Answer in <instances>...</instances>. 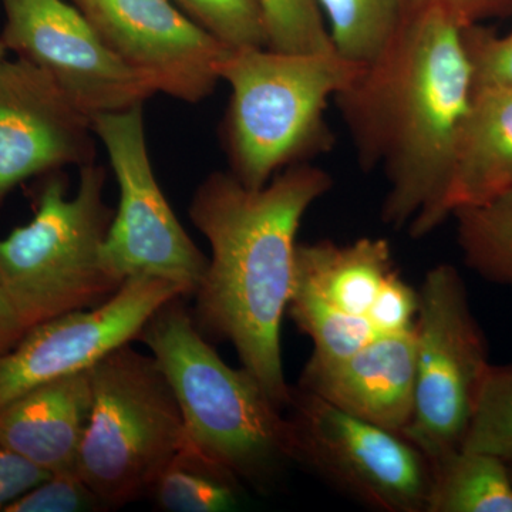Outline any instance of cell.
I'll return each instance as SVG.
<instances>
[{
  "label": "cell",
  "mask_w": 512,
  "mask_h": 512,
  "mask_svg": "<svg viewBox=\"0 0 512 512\" xmlns=\"http://www.w3.org/2000/svg\"><path fill=\"white\" fill-rule=\"evenodd\" d=\"M178 296L190 293L168 279L134 275L96 308L66 313L29 329L0 357V409L33 387L90 369L137 340L148 319Z\"/></svg>",
  "instance_id": "8fae6325"
},
{
  "label": "cell",
  "mask_w": 512,
  "mask_h": 512,
  "mask_svg": "<svg viewBox=\"0 0 512 512\" xmlns=\"http://www.w3.org/2000/svg\"><path fill=\"white\" fill-rule=\"evenodd\" d=\"M451 217L468 268L485 281L512 286V188L483 204L458 208Z\"/></svg>",
  "instance_id": "ffe728a7"
},
{
  "label": "cell",
  "mask_w": 512,
  "mask_h": 512,
  "mask_svg": "<svg viewBox=\"0 0 512 512\" xmlns=\"http://www.w3.org/2000/svg\"><path fill=\"white\" fill-rule=\"evenodd\" d=\"M333 187L328 171L291 165L262 188L214 171L192 195L188 215L210 244L192 318L210 342H228L242 367L284 410L292 386L282 363L281 325L293 284L296 235L309 208Z\"/></svg>",
  "instance_id": "7a4b0ae2"
},
{
  "label": "cell",
  "mask_w": 512,
  "mask_h": 512,
  "mask_svg": "<svg viewBox=\"0 0 512 512\" xmlns=\"http://www.w3.org/2000/svg\"><path fill=\"white\" fill-rule=\"evenodd\" d=\"M394 269L386 239L360 238L343 245L298 242L292 285L308 289L340 311L366 318Z\"/></svg>",
  "instance_id": "e0dca14e"
},
{
  "label": "cell",
  "mask_w": 512,
  "mask_h": 512,
  "mask_svg": "<svg viewBox=\"0 0 512 512\" xmlns=\"http://www.w3.org/2000/svg\"><path fill=\"white\" fill-rule=\"evenodd\" d=\"M25 326L10 302L8 293L0 284V357L5 356L25 336Z\"/></svg>",
  "instance_id": "4dcf8cb0"
},
{
  "label": "cell",
  "mask_w": 512,
  "mask_h": 512,
  "mask_svg": "<svg viewBox=\"0 0 512 512\" xmlns=\"http://www.w3.org/2000/svg\"><path fill=\"white\" fill-rule=\"evenodd\" d=\"M512 188V87H474L461 126L448 190V214Z\"/></svg>",
  "instance_id": "2e32d148"
},
{
  "label": "cell",
  "mask_w": 512,
  "mask_h": 512,
  "mask_svg": "<svg viewBox=\"0 0 512 512\" xmlns=\"http://www.w3.org/2000/svg\"><path fill=\"white\" fill-rule=\"evenodd\" d=\"M414 332V409L403 436L434 460L463 444L491 367L466 285L453 265L434 266L424 276Z\"/></svg>",
  "instance_id": "52a82bcc"
},
{
  "label": "cell",
  "mask_w": 512,
  "mask_h": 512,
  "mask_svg": "<svg viewBox=\"0 0 512 512\" xmlns=\"http://www.w3.org/2000/svg\"><path fill=\"white\" fill-rule=\"evenodd\" d=\"M76 194L62 171L45 175L28 224L0 239V284L26 332L66 313L96 308L119 291L103 247L114 211L104 198L107 168H79Z\"/></svg>",
  "instance_id": "5b68a950"
},
{
  "label": "cell",
  "mask_w": 512,
  "mask_h": 512,
  "mask_svg": "<svg viewBox=\"0 0 512 512\" xmlns=\"http://www.w3.org/2000/svg\"><path fill=\"white\" fill-rule=\"evenodd\" d=\"M103 42L154 92L185 103L210 97L229 46L174 0H72Z\"/></svg>",
  "instance_id": "7c38bea8"
},
{
  "label": "cell",
  "mask_w": 512,
  "mask_h": 512,
  "mask_svg": "<svg viewBox=\"0 0 512 512\" xmlns=\"http://www.w3.org/2000/svg\"><path fill=\"white\" fill-rule=\"evenodd\" d=\"M463 26L439 10L403 12L396 35L333 100L362 170L387 181L384 224L423 238L450 218L448 190L473 97Z\"/></svg>",
  "instance_id": "6da1fadb"
},
{
  "label": "cell",
  "mask_w": 512,
  "mask_h": 512,
  "mask_svg": "<svg viewBox=\"0 0 512 512\" xmlns=\"http://www.w3.org/2000/svg\"><path fill=\"white\" fill-rule=\"evenodd\" d=\"M185 296L165 303L137 340L173 387L185 443L258 491L274 488L292 461L284 410L247 369H234L195 325Z\"/></svg>",
  "instance_id": "3957f363"
},
{
  "label": "cell",
  "mask_w": 512,
  "mask_h": 512,
  "mask_svg": "<svg viewBox=\"0 0 512 512\" xmlns=\"http://www.w3.org/2000/svg\"><path fill=\"white\" fill-rule=\"evenodd\" d=\"M174 3L229 47H268L259 0H174Z\"/></svg>",
  "instance_id": "d4e9b609"
},
{
  "label": "cell",
  "mask_w": 512,
  "mask_h": 512,
  "mask_svg": "<svg viewBox=\"0 0 512 512\" xmlns=\"http://www.w3.org/2000/svg\"><path fill=\"white\" fill-rule=\"evenodd\" d=\"M461 448L490 454L512 467V367L488 370Z\"/></svg>",
  "instance_id": "603a6c76"
},
{
  "label": "cell",
  "mask_w": 512,
  "mask_h": 512,
  "mask_svg": "<svg viewBox=\"0 0 512 512\" xmlns=\"http://www.w3.org/2000/svg\"><path fill=\"white\" fill-rule=\"evenodd\" d=\"M47 477L50 473L0 444V512Z\"/></svg>",
  "instance_id": "f546056e"
},
{
  "label": "cell",
  "mask_w": 512,
  "mask_h": 512,
  "mask_svg": "<svg viewBox=\"0 0 512 512\" xmlns=\"http://www.w3.org/2000/svg\"><path fill=\"white\" fill-rule=\"evenodd\" d=\"M241 481L184 443L158 476L148 497L167 512H222L237 507Z\"/></svg>",
  "instance_id": "d6986e66"
},
{
  "label": "cell",
  "mask_w": 512,
  "mask_h": 512,
  "mask_svg": "<svg viewBox=\"0 0 512 512\" xmlns=\"http://www.w3.org/2000/svg\"><path fill=\"white\" fill-rule=\"evenodd\" d=\"M92 404L90 369L39 384L0 409V444L47 473H77Z\"/></svg>",
  "instance_id": "9a60e30c"
},
{
  "label": "cell",
  "mask_w": 512,
  "mask_h": 512,
  "mask_svg": "<svg viewBox=\"0 0 512 512\" xmlns=\"http://www.w3.org/2000/svg\"><path fill=\"white\" fill-rule=\"evenodd\" d=\"M269 49L336 52L318 0H259Z\"/></svg>",
  "instance_id": "cb8c5ba5"
},
{
  "label": "cell",
  "mask_w": 512,
  "mask_h": 512,
  "mask_svg": "<svg viewBox=\"0 0 512 512\" xmlns=\"http://www.w3.org/2000/svg\"><path fill=\"white\" fill-rule=\"evenodd\" d=\"M362 67L338 52L229 47L220 66L221 82L231 87L221 124L228 171L247 187L262 188L285 168L329 153L335 144L329 101Z\"/></svg>",
  "instance_id": "277c9868"
},
{
  "label": "cell",
  "mask_w": 512,
  "mask_h": 512,
  "mask_svg": "<svg viewBox=\"0 0 512 512\" xmlns=\"http://www.w3.org/2000/svg\"><path fill=\"white\" fill-rule=\"evenodd\" d=\"M93 131L109 156L120 201L103 247L107 271L123 284L134 275L158 276L194 295L208 268V256L175 217L148 154L144 104L97 114Z\"/></svg>",
  "instance_id": "9c48e42d"
},
{
  "label": "cell",
  "mask_w": 512,
  "mask_h": 512,
  "mask_svg": "<svg viewBox=\"0 0 512 512\" xmlns=\"http://www.w3.org/2000/svg\"><path fill=\"white\" fill-rule=\"evenodd\" d=\"M92 119L26 60L0 62V207L18 185L96 163Z\"/></svg>",
  "instance_id": "4fadbf2b"
},
{
  "label": "cell",
  "mask_w": 512,
  "mask_h": 512,
  "mask_svg": "<svg viewBox=\"0 0 512 512\" xmlns=\"http://www.w3.org/2000/svg\"><path fill=\"white\" fill-rule=\"evenodd\" d=\"M474 87H512V32L495 35L481 25L463 28Z\"/></svg>",
  "instance_id": "4316f807"
},
{
  "label": "cell",
  "mask_w": 512,
  "mask_h": 512,
  "mask_svg": "<svg viewBox=\"0 0 512 512\" xmlns=\"http://www.w3.org/2000/svg\"><path fill=\"white\" fill-rule=\"evenodd\" d=\"M510 468H511V474H512V467H510Z\"/></svg>",
  "instance_id": "d6a6232c"
},
{
  "label": "cell",
  "mask_w": 512,
  "mask_h": 512,
  "mask_svg": "<svg viewBox=\"0 0 512 512\" xmlns=\"http://www.w3.org/2000/svg\"><path fill=\"white\" fill-rule=\"evenodd\" d=\"M8 50H6V47L5 45H3L2 42H0V62H2V60H5L6 57H8Z\"/></svg>",
  "instance_id": "1f68e13d"
},
{
  "label": "cell",
  "mask_w": 512,
  "mask_h": 512,
  "mask_svg": "<svg viewBox=\"0 0 512 512\" xmlns=\"http://www.w3.org/2000/svg\"><path fill=\"white\" fill-rule=\"evenodd\" d=\"M333 47L350 62L375 60L403 19L399 0H318Z\"/></svg>",
  "instance_id": "44dd1931"
},
{
  "label": "cell",
  "mask_w": 512,
  "mask_h": 512,
  "mask_svg": "<svg viewBox=\"0 0 512 512\" xmlns=\"http://www.w3.org/2000/svg\"><path fill=\"white\" fill-rule=\"evenodd\" d=\"M419 291L407 284L394 269L377 293L366 318L379 335L407 332L416 325Z\"/></svg>",
  "instance_id": "83f0119b"
},
{
  "label": "cell",
  "mask_w": 512,
  "mask_h": 512,
  "mask_svg": "<svg viewBox=\"0 0 512 512\" xmlns=\"http://www.w3.org/2000/svg\"><path fill=\"white\" fill-rule=\"evenodd\" d=\"M403 12L439 10L458 25H480L488 19L512 15V0H399Z\"/></svg>",
  "instance_id": "f1b7e54d"
},
{
  "label": "cell",
  "mask_w": 512,
  "mask_h": 512,
  "mask_svg": "<svg viewBox=\"0 0 512 512\" xmlns=\"http://www.w3.org/2000/svg\"><path fill=\"white\" fill-rule=\"evenodd\" d=\"M93 404L77 474L107 511L148 497L185 443L183 414L153 355L131 343L90 367Z\"/></svg>",
  "instance_id": "8992f818"
},
{
  "label": "cell",
  "mask_w": 512,
  "mask_h": 512,
  "mask_svg": "<svg viewBox=\"0 0 512 512\" xmlns=\"http://www.w3.org/2000/svg\"><path fill=\"white\" fill-rule=\"evenodd\" d=\"M292 461L382 512H426L430 461L403 434L343 412L296 386L284 409Z\"/></svg>",
  "instance_id": "ba28073f"
},
{
  "label": "cell",
  "mask_w": 512,
  "mask_h": 512,
  "mask_svg": "<svg viewBox=\"0 0 512 512\" xmlns=\"http://www.w3.org/2000/svg\"><path fill=\"white\" fill-rule=\"evenodd\" d=\"M298 386L357 419L403 434L413 417L416 332L379 335L335 362L311 357Z\"/></svg>",
  "instance_id": "5bb4252c"
},
{
  "label": "cell",
  "mask_w": 512,
  "mask_h": 512,
  "mask_svg": "<svg viewBox=\"0 0 512 512\" xmlns=\"http://www.w3.org/2000/svg\"><path fill=\"white\" fill-rule=\"evenodd\" d=\"M429 461L426 512H512L511 468L500 458L460 447Z\"/></svg>",
  "instance_id": "ac0fdd59"
},
{
  "label": "cell",
  "mask_w": 512,
  "mask_h": 512,
  "mask_svg": "<svg viewBox=\"0 0 512 512\" xmlns=\"http://www.w3.org/2000/svg\"><path fill=\"white\" fill-rule=\"evenodd\" d=\"M286 312L312 339L311 357L319 362H335L353 355L379 336L365 316L340 311L301 286L292 285Z\"/></svg>",
  "instance_id": "7402d4cb"
},
{
  "label": "cell",
  "mask_w": 512,
  "mask_h": 512,
  "mask_svg": "<svg viewBox=\"0 0 512 512\" xmlns=\"http://www.w3.org/2000/svg\"><path fill=\"white\" fill-rule=\"evenodd\" d=\"M0 42L42 70L93 119L146 103L153 87L121 62L82 12L66 0H2Z\"/></svg>",
  "instance_id": "30bf717a"
},
{
  "label": "cell",
  "mask_w": 512,
  "mask_h": 512,
  "mask_svg": "<svg viewBox=\"0 0 512 512\" xmlns=\"http://www.w3.org/2000/svg\"><path fill=\"white\" fill-rule=\"evenodd\" d=\"M107 511L76 471L50 474L3 512H100Z\"/></svg>",
  "instance_id": "484cf974"
}]
</instances>
